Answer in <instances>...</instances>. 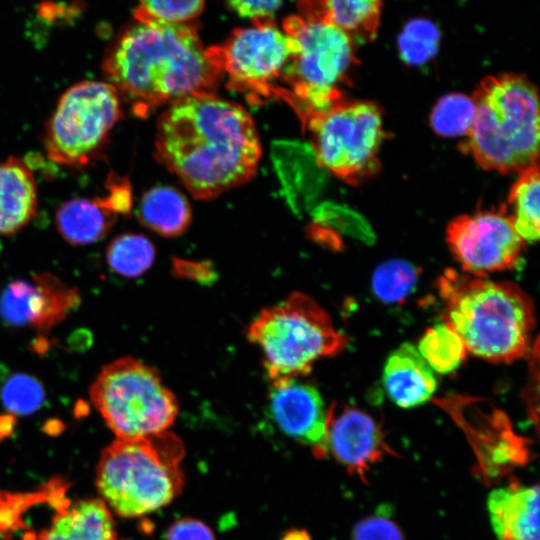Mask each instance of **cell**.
Wrapping results in <instances>:
<instances>
[{
    "instance_id": "6da1fadb",
    "label": "cell",
    "mask_w": 540,
    "mask_h": 540,
    "mask_svg": "<svg viewBox=\"0 0 540 540\" xmlns=\"http://www.w3.org/2000/svg\"><path fill=\"white\" fill-rule=\"evenodd\" d=\"M155 155L198 199L249 180L261 148L249 114L215 94L171 103L157 124Z\"/></svg>"
},
{
    "instance_id": "7a4b0ae2",
    "label": "cell",
    "mask_w": 540,
    "mask_h": 540,
    "mask_svg": "<svg viewBox=\"0 0 540 540\" xmlns=\"http://www.w3.org/2000/svg\"><path fill=\"white\" fill-rule=\"evenodd\" d=\"M136 23L108 48L102 72L138 117L193 95L214 94L223 76L188 23H167L139 9Z\"/></svg>"
},
{
    "instance_id": "3957f363",
    "label": "cell",
    "mask_w": 540,
    "mask_h": 540,
    "mask_svg": "<svg viewBox=\"0 0 540 540\" xmlns=\"http://www.w3.org/2000/svg\"><path fill=\"white\" fill-rule=\"evenodd\" d=\"M444 322L467 351L494 363L523 357L532 343L535 310L517 284L446 270L437 282Z\"/></svg>"
},
{
    "instance_id": "277c9868",
    "label": "cell",
    "mask_w": 540,
    "mask_h": 540,
    "mask_svg": "<svg viewBox=\"0 0 540 540\" xmlns=\"http://www.w3.org/2000/svg\"><path fill=\"white\" fill-rule=\"evenodd\" d=\"M472 100L475 115L465 148L483 169L513 173L538 164V96L526 76H488Z\"/></svg>"
},
{
    "instance_id": "5b68a950",
    "label": "cell",
    "mask_w": 540,
    "mask_h": 540,
    "mask_svg": "<svg viewBox=\"0 0 540 540\" xmlns=\"http://www.w3.org/2000/svg\"><path fill=\"white\" fill-rule=\"evenodd\" d=\"M185 455L180 438L165 431L139 439H118L106 447L96 485L112 510L140 517L172 502L182 491Z\"/></svg>"
},
{
    "instance_id": "8992f818",
    "label": "cell",
    "mask_w": 540,
    "mask_h": 540,
    "mask_svg": "<svg viewBox=\"0 0 540 540\" xmlns=\"http://www.w3.org/2000/svg\"><path fill=\"white\" fill-rule=\"evenodd\" d=\"M283 30L296 41L279 98L299 116L303 127L345 100L343 86L358 59L357 43L337 26L302 16H290Z\"/></svg>"
},
{
    "instance_id": "52a82bcc",
    "label": "cell",
    "mask_w": 540,
    "mask_h": 540,
    "mask_svg": "<svg viewBox=\"0 0 540 540\" xmlns=\"http://www.w3.org/2000/svg\"><path fill=\"white\" fill-rule=\"evenodd\" d=\"M247 335L261 350L272 382L308 374L316 361L338 355L348 343L329 314L302 292L261 310Z\"/></svg>"
},
{
    "instance_id": "ba28073f",
    "label": "cell",
    "mask_w": 540,
    "mask_h": 540,
    "mask_svg": "<svg viewBox=\"0 0 540 540\" xmlns=\"http://www.w3.org/2000/svg\"><path fill=\"white\" fill-rule=\"evenodd\" d=\"M90 396L118 439H139L168 431L178 414V402L159 373L131 357L103 366L92 383Z\"/></svg>"
},
{
    "instance_id": "9c48e42d",
    "label": "cell",
    "mask_w": 540,
    "mask_h": 540,
    "mask_svg": "<svg viewBox=\"0 0 540 540\" xmlns=\"http://www.w3.org/2000/svg\"><path fill=\"white\" fill-rule=\"evenodd\" d=\"M121 116V98L111 84L92 80L75 83L61 95L46 122L48 158L71 168L99 160Z\"/></svg>"
},
{
    "instance_id": "30bf717a",
    "label": "cell",
    "mask_w": 540,
    "mask_h": 540,
    "mask_svg": "<svg viewBox=\"0 0 540 540\" xmlns=\"http://www.w3.org/2000/svg\"><path fill=\"white\" fill-rule=\"evenodd\" d=\"M305 127L320 165L340 179L358 185L379 171L385 131L376 103L345 99Z\"/></svg>"
},
{
    "instance_id": "8fae6325",
    "label": "cell",
    "mask_w": 540,
    "mask_h": 540,
    "mask_svg": "<svg viewBox=\"0 0 540 540\" xmlns=\"http://www.w3.org/2000/svg\"><path fill=\"white\" fill-rule=\"evenodd\" d=\"M296 49L295 39L273 19L236 29L221 46L208 48L215 64L228 77V87L251 104L279 98L286 67Z\"/></svg>"
},
{
    "instance_id": "7c38bea8",
    "label": "cell",
    "mask_w": 540,
    "mask_h": 540,
    "mask_svg": "<svg viewBox=\"0 0 540 540\" xmlns=\"http://www.w3.org/2000/svg\"><path fill=\"white\" fill-rule=\"evenodd\" d=\"M446 241L462 269L479 277L514 268L524 247L504 210L459 215L448 224Z\"/></svg>"
},
{
    "instance_id": "4fadbf2b",
    "label": "cell",
    "mask_w": 540,
    "mask_h": 540,
    "mask_svg": "<svg viewBox=\"0 0 540 540\" xmlns=\"http://www.w3.org/2000/svg\"><path fill=\"white\" fill-rule=\"evenodd\" d=\"M80 303L75 288L42 273L31 281L15 280L0 295V317L11 326H29L49 332Z\"/></svg>"
},
{
    "instance_id": "5bb4252c",
    "label": "cell",
    "mask_w": 540,
    "mask_h": 540,
    "mask_svg": "<svg viewBox=\"0 0 540 540\" xmlns=\"http://www.w3.org/2000/svg\"><path fill=\"white\" fill-rule=\"evenodd\" d=\"M270 413L287 436L311 448L316 457L327 451L330 409L312 385L290 378L272 382L269 394Z\"/></svg>"
},
{
    "instance_id": "9a60e30c",
    "label": "cell",
    "mask_w": 540,
    "mask_h": 540,
    "mask_svg": "<svg viewBox=\"0 0 540 540\" xmlns=\"http://www.w3.org/2000/svg\"><path fill=\"white\" fill-rule=\"evenodd\" d=\"M327 451L363 481L369 468L391 452L378 423L354 407H345L340 413L330 409Z\"/></svg>"
},
{
    "instance_id": "2e32d148",
    "label": "cell",
    "mask_w": 540,
    "mask_h": 540,
    "mask_svg": "<svg viewBox=\"0 0 540 540\" xmlns=\"http://www.w3.org/2000/svg\"><path fill=\"white\" fill-rule=\"evenodd\" d=\"M487 509L498 540H539V487L512 482L490 492Z\"/></svg>"
},
{
    "instance_id": "e0dca14e",
    "label": "cell",
    "mask_w": 540,
    "mask_h": 540,
    "mask_svg": "<svg viewBox=\"0 0 540 540\" xmlns=\"http://www.w3.org/2000/svg\"><path fill=\"white\" fill-rule=\"evenodd\" d=\"M382 380L389 398L406 409L424 404L437 389L433 370L410 343L401 344L388 356Z\"/></svg>"
},
{
    "instance_id": "ac0fdd59",
    "label": "cell",
    "mask_w": 540,
    "mask_h": 540,
    "mask_svg": "<svg viewBox=\"0 0 540 540\" xmlns=\"http://www.w3.org/2000/svg\"><path fill=\"white\" fill-rule=\"evenodd\" d=\"M36 208L37 187L29 166L14 156L0 161V235L18 232Z\"/></svg>"
},
{
    "instance_id": "d6986e66",
    "label": "cell",
    "mask_w": 540,
    "mask_h": 540,
    "mask_svg": "<svg viewBox=\"0 0 540 540\" xmlns=\"http://www.w3.org/2000/svg\"><path fill=\"white\" fill-rule=\"evenodd\" d=\"M298 4L302 17L331 23L357 44L377 35L382 0H298Z\"/></svg>"
},
{
    "instance_id": "ffe728a7",
    "label": "cell",
    "mask_w": 540,
    "mask_h": 540,
    "mask_svg": "<svg viewBox=\"0 0 540 540\" xmlns=\"http://www.w3.org/2000/svg\"><path fill=\"white\" fill-rule=\"evenodd\" d=\"M114 521L101 499L82 500L60 507L49 528L37 540H113Z\"/></svg>"
},
{
    "instance_id": "44dd1931",
    "label": "cell",
    "mask_w": 540,
    "mask_h": 540,
    "mask_svg": "<svg viewBox=\"0 0 540 540\" xmlns=\"http://www.w3.org/2000/svg\"><path fill=\"white\" fill-rule=\"evenodd\" d=\"M117 218L97 197L67 200L59 206L55 214L59 233L73 245H87L102 240Z\"/></svg>"
},
{
    "instance_id": "7402d4cb",
    "label": "cell",
    "mask_w": 540,
    "mask_h": 540,
    "mask_svg": "<svg viewBox=\"0 0 540 540\" xmlns=\"http://www.w3.org/2000/svg\"><path fill=\"white\" fill-rule=\"evenodd\" d=\"M284 143L292 163L274 150L275 164L277 163L283 186L287 189L293 206L299 209L307 207L322 189L325 169L318 162L311 147L301 143Z\"/></svg>"
},
{
    "instance_id": "603a6c76",
    "label": "cell",
    "mask_w": 540,
    "mask_h": 540,
    "mask_svg": "<svg viewBox=\"0 0 540 540\" xmlns=\"http://www.w3.org/2000/svg\"><path fill=\"white\" fill-rule=\"evenodd\" d=\"M138 219L149 229L162 236L181 234L191 221V209L185 196L169 186H157L142 196Z\"/></svg>"
},
{
    "instance_id": "cb8c5ba5",
    "label": "cell",
    "mask_w": 540,
    "mask_h": 540,
    "mask_svg": "<svg viewBox=\"0 0 540 540\" xmlns=\"http://www.w3.org/2000/svg\"><path fill=\"white\" fill-rule=\"evenodd\" d=\"M539 182V167L535 164L520 172L508 196L512 211L509 216L523 241L535 242L539 238Z\"/></svg>"
},
{
    "instance_id": "d4e9b609",
    "label": "cell",
    "mask_w": 540,
    "mask_h": 540,
    "mask_svg": "<svg viewBox=\"0 0 540 540\" xmlns=\"http://www.w3.org/2000/svg\"><path fill=\"white\" fill-rule=\"evenodd\" d=\"M417 350L430 368L440 374L455 371L468 352L460 336L445 322L428 328Z\"/></svg>"
},
{
    "instance_id": "484cf974",
    "label": "cell",
    "mask_w": 540,
    "mask_h": 540,
    "mask_svg": "<svg viewBox=\"0 0 540 540\" xmlns=\"http://www.w3.org/2000/svg\"><path fill=\"white\" fill-rule=\"evenodd\" d=\"M155 258V248L144 235L124 233L112 239L106 250L109 267L118 275L138 277L145 273Z\"/></svg>"
},
{
    "instance_id": "4316f807",
    "label": "cell",
    "mask_w": 540,
    "mask_h": 540,
    "mask_svg": "<svg viewBox=\"0 0 540 540\" xmlns=\"http://www.w3.org/2000/svg\"><path fill=\"white\" fill-rule=\"evenodd\" d=\"M418 277L417 267L408 261H385L373 272V294L382 302L400 303L415 289Z\"/></svg>"
},
{
    "instance_id": "83f0119b",
    "label": "cell",
    "mask_w": 540,
    "mask_h": 540,
    "mask_svg": "<svg viewBox=\"0 0 540 540\" xmlns=\"http://www.w3.org/2000/svg\"><path fill=\"white\" fill-rule=\"evenodd\" d=\"M474 115L472 98L461 93H450L435 104L430 114V124L436 133L445 137L467 135Z\"/></svg>"
},
{
    "instance_id": "f1b7e54d",
    "label": "cell",
    "mask_w": 540,
    "mask_h": 540,
    "mask_svg": "<svg viewBox=\"0 0 540 540\" xmlns=\"http://www.w3.org/2000/svg\"><path fill=\"white\" fill-rule=\"evenodd\" d=\"M440 34L437 27L426 19L408 22L398 38L402 60L409 65H422L437 52Z\"/></svg>"
},
{
    "instance_id": "f546056e",
    "label": "cell",
    "mask_w": 540,
    "mask_h": 540,
    "mask_svg": "<svg viewBox=\"0 0 540 540\" xmlns=\"http://www.w3.org/2000/svg\"><path fill=\"white\" fill-rule=\"evenodd\" d=\"M0 396L8 412L28 415L43 405L45 391L41 382L35 377L24 373H14L4 380Z\"/></svg>"
},
{
    "instance_id": "4dcf8cb0",
    "label": "cell",
    "mask_w": 540,
    "mask_h": 540,
    "mask_svg": "<svg viewBox=\"0 0 540 540\" xmlns=\"http://www.w3.org/2000/svg\"><path fill=\"white\" fill-rule=\"evenodd\" d=\"M314 216L321 226L331 227L367 244L374 242L375 235L369 223L347 207L325 203L315 209Z\"/></svg>"
},
{
    "instance_id": "1f68e13d",
    "label": "cell",
    "mask_w": 540,
    "mask_h": 540,
    "mask_svg": "<svg viewBox=\"0 0 540 540\" xmlns=\"http://www.w3.org/2000/svg\"><path fill=\"white\" fill-rule=\"evenodd\" d=\"M137 8L146 15L167 23H188L203 10L205 0H139Z\"/></svg>"
},
{
    "instance_id": "d6a6232c",
    "label": "cell",
    "mask_w": 540,
    "mask_h": 540,
    "mask_svg": "<svg viewBox=\"0 0 540 540\" xmlns=\"http://www.w3.org/2000/svg\"><path fill=\"white\" fill-rule=\"evenodd\" d=\"M352 540H404L400 527L388 516L376 514L358 521Z\"/></svg>"
},
{
    "instance_id": "836d02e7",
    "label": "cell",
    "mask_w": 540,
    "mask_h": 540,
    "mask_svg": "<svg viewBox=\"0 0 540 540\" xmlns=\"http://www.w3.org/2000/svg\"><path fill=\"white\" fill-rule=\"evenodd\" d=\"M106 193L97 197L102 205L115 215L127 214L131 210L132 194L128 180L109 173L106 184Z\"/></svg>"
},
{
    "instance_id": "e575fe53",
    "label": "cell",
    "mask_w": 540,
    "mask_h": 540,
    "mask_svg": "<svg viewBox=\"0 0 540 540\" xmlns=\"http://www.w3.org/2000/svg\"><path fill=\"white\" fill-rule=\"evenodd\" d=\"M167 540H215L213 531L204 522L194 518L175 521L166 533Z\"/></svg>"
},
{
    "instance_id": "d590c367",
    "label": "cell",
    "mask_w": 540,
    "mask_h": 540,
    "mask_svg": "<svg viewBox=\"0 0 540 540\" xmlns=\"http://www.w3.org/2000/svg\"><path fill=\"white\" fill-rule=\"evenodd\" d=\"M229 6L241 17L253 22L273 19L283 0H227Z\"/></svg>"
},
{
    "instance_id": "8d00e7d4",
    "label": "cell",
    "mask_w": 540,
    "mask_h": 540,
    "mask_svg": "<svg viewBox=\"0 0 540 540\" xmlns=\"http://www.w3.org/2000/svg\"><path fill=\"white\" fill-rule=\"evenodd\" d=\"M281 540H312L308 532L301 529H292L286 532Z\"/></svg>"
},
{
    "instance_id": "74e56055",
    "label": "cell",
    "mask_w": 540,
    "mask_h": 540,
    "mask_svg": "<svg viewBox=\"0 0 540 540\" xmlns=\"http://www.w3.org/2000/svg\"><path fill=\"white\" fill-rule=\"evenodd\" d=\"M113 540H126V539H117V537H115Z\"/></svg>"
},
{
    "instance_id": "f35d334b",
    "label": "cell",
    "mask_w": 540,
    "mask_h": 540,
    "mask_svg": "<svg viewBox=\"0 0 540 540\" xmlns=\"http://www.w3.org/2000/svg\"><path fill=\"white\" fill-rule=\"evenodd\" d=\"M1 249H2V246H1V243H0V252H1Z\"/></svg>"
}]
</instances>
